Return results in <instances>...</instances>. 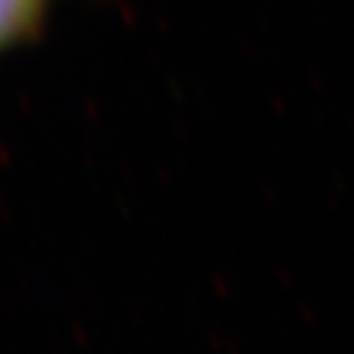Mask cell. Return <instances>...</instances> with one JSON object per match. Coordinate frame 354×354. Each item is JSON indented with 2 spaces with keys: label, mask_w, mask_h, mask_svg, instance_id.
<instances>
[{
  "label": "cell",
  "mask_w": 354,
  "mask_h": 354,
  "mask_svg": "<svg viewBox=\"0 0 354 354\" xmlns=\"http://www.w3.org/2000/svg\"><path fill=\"white\" fill-rule=\"evenodd\" d=\"M52 0H0V52L37 37Z\"/></svg>",
  "instance_id": "obj_1"
}]
</instances>
